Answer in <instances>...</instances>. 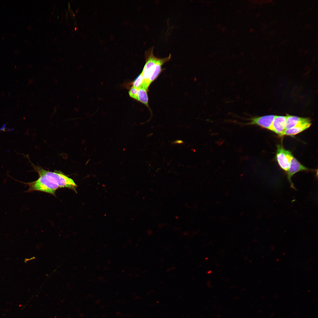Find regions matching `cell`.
<instances>
[{
  "label": "cell",
  "instance_id": "cell-6",
  "mask_svg": "<svg viewBox=\"0 0 318 318\" xmlns=\"http://www.w3.org/2000/svg\"><path fill=\"white\" fill-rule=\"evenodd\" d=\"M276 116L271 115L252 117L249 119L250 122L243 124L245 125H256L262 128L270 130Z\"/></svg>",
  "mask_w": 318,
  "mask_h": 318
},
{
  "label": "cell",
  "instance_id": "cell-14",
  "mask_svg": "<svg viewBox=\"0 0 318 318\" xmlns=\"http://www.w3.org/2000/svg\"><path fill=\"white\" fill-rule=\"evenodd\" d=\"M76 28H75V30H76Z\"/></svg>",
  "mask_w": 318,
  "mask_h": 318
},
{
  "label": "cell",
  "instance_id": "cell-9",
  "mask_svg": "<svg viewBox=\"0 0 318 318\" xmlns=\"http://www.w3.org/2000/svg\"><path fill=\"white\" fill-rule=\"evenodd\" d=\"M311 125V123L299 125L293 127L286 129L282 136H293L297 134L308 129Z\"/></svg>",
  "mask_w": 318,
  "mask_h": 318
},
{
  "label": "cell",
  "instance_id": "cell-8",
  "mask_svg": "<svg viewBox=\"0 0 318 318\" xmlns=\"http://www.w3.org/2000/svg\"><path fill=\"white\" fill-rule=\"evenodd\" d=\"M285 129L290 128L299 125L311 123L308 118H303L287 114Z\"/></svg>",
  "mask_w": 318,
  "mask_h": 318
},
{
  "label": "cell",
  "instance_id": "cell-5",
  "mask_svg": "<svg viewBox=\"0 0 318 318\" xmlns=\"http://www.w3.org/2000/svg\"><path fill=\"white\" fill-rule=\"evenodd\" d=\"M291 152L285 149L280 145L277 146L276 159L280 168L287 171L289 166V156Z\"/></svg>",
  "mask_w": 318,
  "mask_h": 318
},
{
  "label": "cell",
  "instance_id": "cell-7",
  "mask_svg": "<svg viewBox=\"0 0 318 318\" xmlns=\"http://www.w3.org/2000/svg\"><path fill=\"white\" fill-rule=\"evenodd\" d=\"M286 116H276L272 123L270 129L280 136H282L285 130Z\"/></svg>",
  "mask_w": 318,
  "mask_h": 318
},
{
  "label": "cell",
  "instance_id": "cell-13",
  "mask_svg": "<svg viewBox=\"0 0 318 318\" xmlns=\"http://www.w3.org/2000/svg\"><path fill=\"white\" fill-rule=\"evenodd\" d=\"M183 143V142L182 140H176V141H174L172 143L173 144H182V143Z\"/></svg>",
  "mask_w": 318,
  "mask_h": 318
},
{
  "label": "cell",
  "instance_id": "cell-12",
  "mask_svg": "<svg viewBox=\"0 0 318 318\" xmlns=\"http://www.w3.org/2000/svg\"><path fill=\"white\" fill-rule=\"evenodd\" d=\"M138 90L139 89L132 87L129 92L130 96L132 98L138 100Z\"/></svg>",
  "mask_w": 318,
  "mask_h": 318
},
{
  "label": "cell",
  "instance_id": "cell-4",
  "mask_svg": "<svg viewBox=\"0 0 318 318\" xmlns=\"http://www.w3.org/2000/svg\"><path fill=\"white\" fill-rule=\"evenodd\" d=\"M289 166L287 172V178L292 188L295 189L291 178L296 173L301 171H307L309 170L302 164L291 153L289 156Z\"/></svg>",
  "mask_w": 318,
  "mask_h": 318
},
{
  "label": "cell",
  "instance_id": "cell-3",
  "mask_svg": "<svg viewBox=\"0 0 318 318\" xmlns=\"http://www.w3.org/2000/svg\"><path fill=\"white\" fill-rule=\"evenodd\" d=\"M39 178L36 180L28 183L19 182L29 186L28 190L24 192L39 191L48 193L56 196V191L59 188L58 186L49 179L45 175L38 174Z\"/></svg>",
  "mask_w": 318,
  "mask_h": 318
},
{
  "label": "cell",
  "instance_id": "cell-1",
  "mask_svg": "<svg viewBox=\"0 0 318 318\" xmlns=\"http://www.w3.org/2000/svg\"><path fill=\"white\" fill-rule=\"evenodd\" d=\"M153 50L152 47L145 52V63L141 73L144 79L143 87L147 90L161 72L162 65L171 58L170 54L164 58L157 57L154 55Z\"/></svg>",
  "mask_w": 318,
  "mask_h": 318
},
{
  "label": "cell",
  "instance_id": "cell-2",
  "mask_svg": "<svg viewBox=\"0 0 318 318\" xmlns=\"http://www.w3.org/2000/svg\"><path fill=\"white\" fill-rule=\"evenodd\" d=\"M34 169L38 174L46 176L50 180L57 185L59 188H66L70 189L77 193V185L74 181L61 172H51L45 170L41 166L32 164Z\"/></svg>",
  "mask_w": 318,
  "mask_h": 318
},
{
  "label": "cell",
  "instance_id": "cell-10",
  "mask_svg": "<svg viewBox=\"0 0 318 318\" xmlns=\"http://www.w3.org/2000/svg\"><path fill=\"white\" fill-rule=\"evenodd\" d=\"M147 91L148 90L144 88H142L139 89L138 93V100L149 107Z\"/></svg>",
  "mask_w": 318,
  "mask_h": 318
},
{
  "label": "cell",
  "instance_id": "cell-11",
  "mask_svg": "<svg viewBox=\"0 0 318 318\" xmlns=\"http://www.w3.org/2000/svg\"><path fill=\"white\" fill-rule=\"evenodd\" d=\"M144 79L141 73L134 80L132 83V87L139 89L143 87Z\"/></svg>",
  "mask_w": 318,
  "mask_h": 318
}]
</instances>
